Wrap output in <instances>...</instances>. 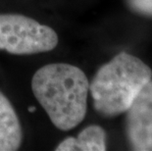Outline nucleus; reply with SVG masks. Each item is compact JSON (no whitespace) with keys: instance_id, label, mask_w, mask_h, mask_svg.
Instances as JSON below:
<instances>
[{"instance_id":"1","label":"nucleus","mask_w":152,"mask_h":151,"mask_svg":"<svg viewBox=\"0 0 152 151\" xmlns=\"http://www.w3.org/2000/svg\"><path fill=\"white\" fill-rule=\"evenodd\" d=\"M31 89L58 130H73L83 121L89 82L82 69L67 63L45 65L34 73Z\"/></svg>"},{"instance_id":"2","label":"nucleus","mask_w":152,"mask_h":151,"mask_svg":"<svg viewBox=\"0 0 152 151\" xmlns=\"http://www.w3.org/2000/svg\"><path fill=\"white\" fill-rule=\"evenodd\" d=\"M151 80L152 71L143 61L130 53H119L100 67L89 83L93 107L104 117L125 113Z\"/></svg>"},{"instance_id":"3","label":"nucleus","mask_w":152,"mask_h":151,"mask_svg":"<svg viewBox=\"0 0 152 151\" xmlns=\"http://www.w3.org/2000/svg\"><path fill=\"white\" fill-rule=\"evenodd\" d=\"M59 38L52 28L20 14H0V50L13 55L52 51Z\"/></svg>"},{"instance_id":"4","label":"nucleus","mask_w":152,"mask_h":151,"mask_svg":"<svg viewBox=\"0 0 152 151\" xmlns=\"http://www.w3.org/2000/svg\"><path fill=\"white\" fill-rule=\"evenodd\" d=\"M126 134L132 150L152 151V80L126 111Z\"/></svg>"},{"instance_id":"5","label":"nucleus","mask_w":152,"mask_h":151,"mask_svg":"<svg viewBox=\"0 0 152 151\" xmlns=\"http://www.w3.org/2000/svg\"><path fill=\"white\" fill-rule=\"evenodd\" d=\"M21 122L10 100L0 91V151H15L21 147Z\"/></svg>"},{"instance_id":"6","label":"nucleus","mask_w":152,"mask_h":151,"mask_svg":"<svg viewBox=\"0 0 152 151\" xmlns=\"http://www.w3.org/2000/svg\"><path fill=\"white\" fill-rule=\"evenodd\" d=\"M56 151H104L106 150V133L97 125L85 128L77 137H66L58 144Z\"/></svg>"},{"instance_id":"7","label":"nucleus","mask_w":152,"mask_h":151,"mask_svg":"<svg viewBox=\"0 0 152 151\" xmlns=\"http://www.w3.org/2000/svg\"><path fill=\"white\" fill-rule=\"evenodd\" d=\"M126 2L132 11L152 18V0H126Z\"/></svg>"}]
</instances>
